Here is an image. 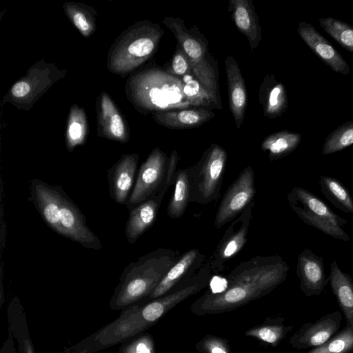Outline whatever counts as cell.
<instances>
[{
	"label": "cell",
	"mask_w": 353,
	"mask_h": 353,
	"mask_svg": "<svg viewBox=\"0 0 353 353\" xmlns=\"http://www.w3.org/2000/svg\"><path fill=\"white\" fill-rule=\"evenodd\" d=\"M288 272V265L279 255L254 256L234 268L221 292L205 294L192 310L196 314H214L236 309L272 292L285 281Z\"/></svg>",
	"instance_id": "6da1fadb"
},
{
	"label": "cell",
	"mask_w": 353,
	"mask_h": 353,
	"mask_svg": "<svg viewBox=\"0 0 353 353\" xmlns=\"http://www.w3.org/2000/svg\"><path fill=\"white\" fill-rule=\"evenodd\" d=\"M30 192L32 203L53 231L86 248L101 249L99 238L87 225L83 214L61 186L33 179Z\"/></svg>",
	"instance_id": "7a4b0ae2"
},
{
	"label": "cell",
	"mask_w": 353,
	"mask_h": 353,
	"mask_svg": "<svg viewBox=\"0 0 353 353\" xmlns=\"http://www.w3.org/2000/svg\"><path fill=\"white\" fill-rule=\"evenodd\" d=\"M203 288L195 283L145 304H134L118 319L104 326L83 343L84 349L107 347L137 335L159 320L166 312Z\"/></svg>",
	"instance_id": "3957f363"
},
{
	"label": "cell",
	"mask_w": 353,
	"mask_h": 353,
	"mask_svg": "<svg viewBox=\"0 0 353 353\" xmlns=\"http://www.w3.org/2000/svg\"><path fill=\"white\" fill-rule=\"evenodd\" d=\"M125 91L142 113L194 108L183 92L182 80L159 68H147L130 75Z\"/></svg>",
	"instance_id": "277c9868"
},
{
	"label": "cell",
	"mask_w": 353,
	"mask_h": 353,
	"mask_svg": "<svg viewBox=\"0 0 353 353\" xmlns=\"http://www.w3.org/2000/svg\"><path fill=\"white\" fill-rule=\"evenodd\" d=\"M179 259L176 251L159 248L131 262L110 301L112 309L123 311L148 297Z\"/></svg>",
	"instance_id": "5b68a950"
},
{
	"label": "cell",
	"mask_w": 353,
	"mask_h": 353,
	"mask_svg": "<svg viewBox=\"0 0 353 353\" xmlns=\"http://www.w3.org/2000/svg\"><path fill=\"white\" fill-rule=\"evenodd\" d=\"M163 34L157 23L148 20L136 22L123 31L110 47L107 68L123 76L134 71L155 53Z\"/></svg>",
	"instance_id": "8992f818"
},
{
	"label": "cell",
	"mask_w": 353,
	"mask_h": 353,
	"mask_svg": "<svg viewBox=\"0 0 353 353\" xmlns=\"http://www.w3.org/2000/svg\"><path fill=\"white\" fill-rule=\"evenodd\" d=\"M163 23L174 35L189 60L193 74L210 94L216 108L221 110L218 68L209 52L208 40L196 27L188 29L184 20L179 17H166Z\"/></svg>",
	"instance_id": "52a82bcc"
},
{
	"label": "cell",
	"mask_w": 353,
	"mask_h": 353,
	"mask_svg": "<svg viewBox=\"0 0 353 353\" xmlns=\"http://www.w3.org/2000/svg\"><path fill=\"white\" fill-rule=\"evenodd\" d=\"M289 205L305 224L334 239L349 241L344 230L347 220L332 211L316 195L309 190L294 187L287 194Z\"/></svg>",
	"instance_id": "ba28073f"
},
{
	"label": "cell",
	"mask_w": 353,
	"mask_h": 353,
	"mask_svg": "<svg viewBox=\"0 0 353 353\" xmlns=\"http://www.w3.org/2000/svg\"><path fill=\"white\" fill-rule=\"evenodd\" d=\"M228 154L224 148L212 143L201 159L188 168L190 201L208 203L219 197Z\"/></svg>",
	"instance_id": "9c48e42d"
},
{
	"label": "cell",
	"mask_w": 353,
	"mask_h": 353,
	"mask_svg": "<svg viewBox=\"0 0 353 353\" xmlns=\"http://www.w3.org/2000/svg\"><path fill=\"white\" fill-rule=\"evenodd\" d=\"M66 73L65 70L59 68L54 63L38 61L10 87L3 100L19 110H30Z\"/></svg>",
	"instance_id": "30bf717a"
},
{
	"label": "cell",
	"mask_w": 353,
	"mask_h": 353,
	"mask_svg": "<svg viewBox=\"0 0 353 353\" xmlns=\"http://www.w3.org/2000/svg\"><path fill=\"white\" fill-rule=\"evenodd\" d=\"M168 157L159 148H154L141 164L126 203L130 211L139 203L157 195H165Z\"/></svg>",
	"instance_id": "8fae6325"
},
{
	"label": "cell",
	"mask_w": 353,
	"mask_h": 353,
	"mask_svg": "<svg viewBox=\"0 0 353 353\" xmlns=\"http://www.w3.org/2000/svg\"><path fill=\"white\" fill-rule=\"evenodd\" d=\"M255 194L254 172L247 166L225 192L215 216L216 228H221L239 216L253 201Z\"/></svg>",
	"instance_id": "7c38bea8"
},
{
	"label": "cell",
	"mask_w": 353,
	"mask_h": 353,
	"mask_svg": "<svg viewBox=\"0 0 353 353\" xmlns=\"http://www.w3.org/2000/svg\"><path fill=\"white\" fill-rule=\"evenodd\" d=\"M342 320L341 312L335 311L305 323L293 334L290 343L297 350L316 348L337 334Z\"/></svg>",
	"instance_id": "4fadbf2b"
},
{
	"label": "cell",
	"mask_w": 353,
	"mask_h": 353,
	"mask_svg": "<svg viewBox=\"0 0 353 353\" xmlns=\"http://www.w3.org/2000/svg\"><path fill=\"white\" fill-rule=\"evenodd\" d=\"M254 203L252 201L224 233L210 261L212 267L218 268L219 265L234 257L245 245Z\"/></svg>",
	"instance_id": "5bb4252c"
},
{
	"label": "cell",
	"mask_w": 353,
	"mask_h": 353,
	"mask_svg": "<svg viewBox=\"0 0 353 353\" xmlns=\"http://www.w3.org/2000/svg\"><path fill=\"white\" fill-rule=\"evenodd\" d=\"M98 136L120 143L130 139L128 125L116 104L105 92L96 102Z\"/></svg>",
	"instance_id": "9a60e30c"
},
{
	"label": "cell",
	"mask_w": 353,
	"mask_h": 353,
	"mask_svg": "<svg viewBox=\"0 0 353 353\" xmlns=\"http://www.w3.org/2000/svg\"><path fill=\"white\" fill-rule=\"evenodd\" d=\"M296 275L301 290L306 296L320 295L329 282L323 257L310 249L303 250L298 256Z\"/></svg>",
	"instance_id": "2e32d148"
},
{
	"label": "cell",
	"mask_w": 353,
	"mask_h": 353,
	"mask_svg": "<svg viewBox=\"0 0 353 353\" xmlns=\"http://www.w3.org/2000/svg\"><path fill=\"white\" fill-rule=\"evenodd\" d=\"M139 154H123L108 171L110 197L117 203L126 205L134 187Z\"/></svg>",
	"instance_id": "e0dca14e"
},
{
	"label": "cell",
	"mask_w": 353,
	"mask_h": 353,
	"mask_svg": "<svg viewBox=\"0 0 353 353\" xmlns=\"http://www.w3.org/2000/svg\"><path fill=\"white\" fill-rule=\"evenodd\" d=\"M297 32L312 51L334 72L345 75L350 73V68L347 61L312 24L301 21Z\"/></svg>",
	"instance_id": "ac0fdd59"
},
{
	"label": "cell",
	"mask_w": 353,
	"mask_h": 353,
	"mask_svg": "<svg viewBox=\"0 0 353 353\" xmlns=\"http://www.w3.org/2000/svg\"><path fill=\"white\" fill-rule=\"evenodd\" d=\"M228 100L230 111L237 128L245 119L247 105V91L244 79L236 61L230 55L225 60Z\"/></svg>",
	"instance_id": "d6986e66"
},
{
	"label": "cell",
	"mask_w": 353,
	"mask_h": 353,
	"mask_svg": "<svg viewBox=\"0 0 353 353\" xmlns=\"http://www.w3.org/2000/svg\"><path fill=\"white\" fill-rule=\"evenodd\" d=\"M163 196L158 194L129 211L125 227V236L129 243H135L154 223Z\"/></svg>",
	"instance_id": "ffe728a7"
},
{
	"label": "cell",
	"mask_w": 353,
	"mask_h": 353,
	"mask_svg": "<svg viewBox=\"0 0 353 353\" xmlns=\"http://www.w3.org/2000/svg\"><path fill=\"white\" fill-rule=\"evenodd\" d=\"M229 11L237 29L248 39L250 49L254 51L262 39V28L250 0H230Z\"/></svg>",
	"instance_id": "44dd1931"
},
{
	"label": "cell",
	"mask_w": 353,
	"mask_h": 353,
	"mask_svg": "<svg viewBox=\"0 0 353 353\" xmlns=\"http://www.w3.org/2000/svg\"><path fill=\"white\" fill-rule=\"evenodd\" d=\"M159 125L171 129H188L197 128L214 117V113L210 109L186 108L158 112L152 114Z\"/></svg>",
	"instance_id": "7402d4cb"
},
{
	"label": "cell",
	"mask_w": 353,
	"mask_h": 353,
	"mask_svg": "<svg viewBox=\"0 0 353 353\" xmlns=\"http://www.w3.org/2000/svg\"><path fill=\"white\" fill-rule=\"evenodd\" d=\"M329 282L333 294L343 312L347 325L353 327V279L341 270L336 261L330 265Z\"/></svg>",
	"instance_id": "603a6c76"
},
{
	"label": "cell",
	"mask_w": 353,
	"mask_h": 353,
	"mask_svg": "<svg viewBox=\"0 0 353 353\" xmlns=\"http://www.w3.org/2000/svg\"><path fill=\"white\" fill-rule=\"evenodd\" d=\"M259 101L264 115L273 119L281 116L288 107L285 87L270 74L263 80L259 89Z\"/></svg>",
	"instance_id": "cb8c5ba5"
},
{
	"label": "cell",
	"mask_w": 353,
	"mask_h": 353,
	"mask_svg": "<svg viewBox=\"0 0 353 353\" xmlns=\"http://www.w3.org/2000/svg\"><path fill=\"white\" fill-rule=\"evenodd\" d=\"M199 256V251L191 249L179 257L148 296L149 299L159 298L170 291L194 265Z\"/></svg>",
	"instance_id": "d4e9b609"
},
{
	"label": "cell",
	"mask_w": 353,
	"mask_h": 353,
	"mask_svg": "<svg viewBox=\"0 0 353 353\" xmlns=\"http://www.w3.org/2000/svg\"><path fill=\"white\" fill-rule=\"evenodd\" d=\"M301 134L282 130L266 137L261 143V149L268 152L270 161L277 160L292 153L299 145Z\"/></svg>",
	"instance_id": "484cf974"
},
{
	"label": "cell",
	"mask_w": 353,
	"mask_h": 353,
	"mask_svg": "<svg viewBox=\"0 0 353 353\" xmlns=\"http://www.w3.org/2000/svg\"><path fill=\"white\" fill-rule=\"evenodd\" d=\"M63 9L67 17L84 37H90L97 29V11L90 6L79 2H65Z\"/></svg>",
	"instance_id": "4316f807"
},
{
	"label": "cell",
	"mask_w": 353,
	"mask_h": 353,
	"mask_svg": "<svg viewBox=\"0 0 353 353\" xmlns=\"http://www.w3.org/2000/svg\"><path fill=\"white\" fill-rule=\"evenodd\" d=\"M88 133V124L84 109L78 104L70 107L65 128V145L69 152L84 144Z\"/></svg>",
	"instance_id": "83f0119b"
},
{
	"label": "cell",
	"mask_w": 353,
	"mask_h": 353,
	"mask_svg": "<svg viewBox=\"0 0 353 353\" xmlns=\"http://www.w3.org/2000/svg\"><path fill=\"white\" fill-rule=\"evenodd\" d=\"M174 189L168 205V215L172 219L181 218L185 213L190 198L188 169H180L174 176Z\"/></svg>",
	"instance_id": "f1b7e54d"
},
{
	"label": "cell",
	"mask_w": 353,
	"mask_h": 353,
	"mask_svg": "<svg viewBox=\"0 0 353 353\" xmlns=\"http://www.w3.org/2000/svg\"><path fill=\"white\" fill-rule=\"evenodd\" d=\"M321 192L336 208L345 213L353 214V198L349 190L337 179L320 176Z\"/></svg>",
	"instance_id": "f546056e"
},
{
	"label": "cell",
	"mask_w": 353,
	"mask_h": 353,
	"mask_svg": "<svg viewBox=\"0 0 353 353\" xmlns=\"http://www.w3.org/2000/svg\"><path fill=\"white\" fill-rule=\"evenodd\" d=\"M183 83V92L194 108H214L212 99L192 71L180 78Z\"/></svg>",
	"instance_id": "4dcf8cb0"
},
{
	"label": "cell",
	"mask_w": 353,
	"mask_h": 353,
	"mask_svg": "<svg viewBox=\"0 0 353 353\" xmlns=\"http://www.w3.org/2000/svg\"><path fill=\"white\" fill-rule=\"evenodd\" d=\"M319 24L332 38L346 50L353 53V26L332 17L319 19Z\"/></svg>",
	"instance_id": "1f68e13d"
},
{
	"label": "cell",
	"mask_w": 353,
	"mask_h": 353,
	"mask_svg": "<svg viewBox=\"0 0 353 353\" xmlns=\"http://www.w3.org/2000/svg\"><path fill=\"white\" fill-rule=\"evenodd\" d=\"M353 144V120L346 121L327 136L322 154L329 155L344 150Z\"/></svg>",
	"instance_id": "d6a6232c"
},
{
	"label": "cell",
	"mask_w": 353,
	"mask_h": 353,
	"mask_svg": "<svg viewBox=\"0 0 353 353\" xmlns=\"http://www.w3.org/2000/svg\"><path fill=\"white\" fill-rule=\"evenodd\" d=\"M353 327L347 325L323 345L305 353H352Z\"/></svg>",
	"instance_id": "836d02e7"
},
{
	"label": "cell",
	"mask_w": 353,
	"mask_h": 353,
	"mask_svg": "<svg viewBox=\"0 0 353 353\" xmlns=\"http://www.w3.org/2000/svg\"><path fill=\"white\" fill-rule=\"evenodd\" d=\"M291 328L292 326L285 327L283 325H265L250 329L246 331L245 334L275 346Z\"/></svg>",
	"instance_id": "e575fe53"
},
{
	"label": "cell",
	"mask_w": 353,
	"mask_h": 353,
	"mask_svg": "<svg viewBox=\"0 0 353 353\" xmlns=\"http://www.w3.org/2000/svg\"><path fill=\"white\" fill-rule=\"evenodd\" d=\"M119 353H154L153 339L148 334L141 335L125 343Z\"/></svg>",
	"instance_id": "d590c367"
},
{
	"label": "cell",
	"mask_w": 353,
	"mask_h": 353,
	"mask_svg": "<svg viewBox=\"0 0 353 353\" xmlns=\"http://www.w3.org/2000/svg\"><path fill=\"white\" fill-rule=\"evenodd\" d=\"M165 70L179 78L192 72L189 60L179 44L173 54L170 65Z\"/></svg>",
	"instance_id": "8d00e7d4"
},
{
	"label": "cell",
	"mask_w": 353,
	"mask_h": 353,
	"mask_svg": "<svg viewBox=\"0 0 353 353\" xmlns=\"http://www.w3.org/2000/svg\"><path fill=\"white\" fill-rule=\"evenodd\" d=\"M179 161V156L177 152L174 150L168 157V166L166 170L165 177V188H168L171 185L172 182L174 181V176L175 174V170L176 165Z\"/></svg>",
	"instance_id": "74e56055"
},
{
	"label": "cell",
	"mask_w": 353,
	"mask_h": 353,
	"mask_svg": "<svg viewBox=\"0 0 353 353\" xmlns=\"http://www.w3.org/2000/svg\"><path fill=\"white\" fill-rule=\"evenodd\" d=\"M203 347L208 353H229L226 345L216 338H209L203 343Z\"/></svg>",
	"instance_id": "f35d334b"
},
{
	"label": "cell",
	"mask_w": 353,
	"mask_h": 353,
	"mask_svg": "<svg viewBox=\"0 0 353 353\" xmlns=\"http://www.w3.org/2000/svg\"><path fill=\"white\" fill-rule=\"evenodd\" d=\"M24 350L25 353H34L32 346L27 341L24 343Z\"/></svg>",
	"instance_id": "ab89813d"
},
{
	"label": "cell",
	"mask_w": 353,
	"mask_h": 353,
	"mask_svg": "<svg viewBox=\"0 0 353 353\" xmlns=\"http://www.w3.org/2000/svg\"><path fill=\"white\" fill-rule=\"evenodd\" d=\"M89 352H90V350L88 348H85V349L81 350L79 352H77L76 353H88Z\"/></svg>",
	"instance_id": "60d3db41"
}]
</instances>
